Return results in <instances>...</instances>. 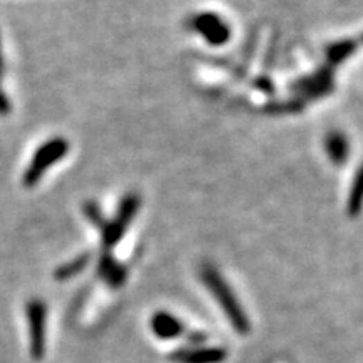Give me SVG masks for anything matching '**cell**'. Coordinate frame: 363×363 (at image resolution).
I'll return each instance as SVG.
<instances>
[{"label": "cell", "mask_w": 363, "mask_h": 363, "mask_svg": "<svg viewBox=\"0 0 363 363\" xmlns=\"http://www.w3.org/2000/svg\"><path fill=\"white\" fill-rule=\"evenodd\" d=\"M227 358V351L222 346H198V348H182L171 355L177 363H221Z\"/></svg>", "instance_id": "cell-6"}, {"label": "cell", "mask_w": 363, "mask_h": 363, "mask_svg": "<svg viewBox=\"0 0 363 363\" xmlns=\"http://www.w3.org/2000/svg\"><path fill=\"white\" fill-rule=\"evenodd\" d=\"M84 214L86 217H88V221L91 222L93 225H96V227L103 229L104 224H106V221H104L103 214H101L100 207H97L95 202H86L84 204Z\"/></svg>", "instance_id": "cell-14"}, {"label": "cell", "mask_w": 363, "mask_h": 363, "mask_svg": "<svg viewBox=\"0 0 363 363\" xmlns=\"http://www.w3.org/2000/svg\"><path fill=\"white\" fill-rule=\"evenodd\" d=\"M10 113V101L6 96V93L0 88V115H9Z\"/></svg>", "instance_id": "cell-15"}, {"label": "cell", "mask_w": 363, "mask_h": 363, "mask_svg": "<svg viewBox=\"0 0 363 363\" xmlns=\"http://www.w3.org/2000/svg\"><path fill=\"white\" fill-rule=\"evenodd\" d=\"M3 73V57H2V39H0V80H2Z\"/></svg>", "instance_id": "cell-16"}, {"label": "cell", "mask_w": 363, "mask_h": 363, "mask_svg": "<svg viewBox=\"0 0 363 363\" xmlns=\"http://www.w3.org/2000/svg\"><path fill=\"white\" fill-rule=\"evenodd\" d=\"M68 151L69 143L66 142L64 138H61V136L46 142L44 145L39 147L36 153H34L32 162H30L29 169L26 170L24 178H22V183H24L26 187H29V189L36 185L42 178V175L46 174V170H48L49 167H53L54 163L59 162L62 157H66Z\"/></svg>", "instance_id": "cell-2"}, {"label": "cell", "mask_w": 363, "mask_h": 363, "mask_svg": "<svg viewBox=\"0 0 363 363\" xmlns=\"http://www.w3.org/2000/svg\"><path fill=\"white\" fill-rule=\"evenodd\" d=\"M89 259H91V256H89V252H84V254L77 256L76 259L69 261V263L62 264L56 269V272H54V276H56V279L59 281H64V279H69L73 278V276L80 274L83 269L89 264Z\"/></svg>", "instance_id": "cell-11"}, {"label": "cell", "mask_w": 363, "mask_h": 363, "mask_svg": "<svg viewBox=\"0 0 363 363\" xmlns=\"http://www.w3.org/2000/svg\"><path fill=\"white\" fill-rule=\"evenodd\" d=\"M363 209V165L358 169L355 180L351 183V190L348 195V204H346V212L350 217H357Z\"/></svg>", "instance_id": "cell-10"}, {"label": "cell", "mask_w": 363, "mask_h": 363, "mask_svg": "<svg viewBox=\"0 0 363 363\" xmlns=\"http://www.w3.org/2000/svg\"><path fill=\"white\" fill-rule=\"evenodd\" d=\"M97 274L103 278L104 283L111 288H120L127 279V268L123 264L116 263L109 254H103L97 264Z\"/></svg>", "instance_id": "cell-8"}, {"label": "cell", "mask_w": 363, "mask_h": 363, "mask_svg": "<svg viewBox=\"0 0 363 363\" xmlns=\"http://www.w3.org/2000/svg\"><path fill=\"white\" fill-rule=\"evenodd\" d=\"M140 209V197L136 194L124 195L123 201L118 207V212L113 221H109L104 224V227L101 229V239H103V245L106 249H111L113 245L118 244V241L123 237L124 230H127L130 222L133 221Z\"/></svg>", "instance_id": "cell-3"}, {"label": "cell", "mask_w": 363, "mask_h": 363, "mask_svg": "<svg viewBox=\"0 0 363 363\" xmlns=\"http://www.w3.org/2000/svg\"><path fill=\"white\" fill-rule=\"evenodd\" d=\"M202 281L207 286V290L214 295V298L217 299V303L221 304V308L224 310V313L230 319V325L234 326V330L239 333H248L249 331V319L245 316L244 310L237 301L236 295L225 279L218 274V271L214 266H204L201 271Z\"/></svg>", "instance_id": "cell-1"}, {"label": "cell", "mask_w": 363, "mask_h": 363, "mask_svg": "<svg viewBox=\"0 0 363 363\" xmlns=\"http://www.w3.org/2000/svg\"><path fill=\"white\" fill-rule=\"evenodd\" d=\"M190 29L202 36L210 46H224L230 39V27L221 15L214 12H198L190 17Z\"/></svg>", "instance_id": "cell-4"}, {"label": "cell", "mask_w": 363, "mask_h": 363, "mask_svg": "<svg viewBox=\"0 0 363 363\" xmlns=\"http://www.w3.org/2000/svg\"><path fill=\"white\" fill-rule=\"evenodd\" d=\"M151 331L162 339H174L178 338L183 331V325L178 318L174 315L165 313V311H158L151 318Z\"/></svg>", "instance_id": "cell-7"}, {"label": "cell", "mask_w": 363, "mask_h": 363, "mask_svg": "<svg viewBox=\"0 0 363 363\" xmlns=\"http://www.w3.org/2000/svg\"><path fill=\"white\" fill-rule=\"evenodd\" d=\"M331 86V77L328 73H319L316 74L315 77H311L310 81H306V83L301 84V88L304 89L306 93H315V95H323V93L326 91V89H330Z\"/></svg>", "instance_id": "cell-13"}, {"label": "cell", "mask_w": 363, "mask_h": 363, "mask_svg": "<svg viewBox=\"0 0 363 363\" xmlns=\"http://www.w3.org/2000/svg\"><path fill=\"white\" fill-rule=\"evenodd\" d=\"M355 49H357V42L355 41L335 42V44H331L326 49V57L331 64H338V62L345 61L346 57L351 56L355 53Z\"/></svg>", "instance_id": "cell-12"}, {"label": "cell", "mask_w": 363, "mask_h": 363, "mask_svg": "<svg viewBox=\"0 0 363 363\" xmlns=\"http://www.w3.org/2000/svg\"><path fill=\"white\" fill-rule=\"evenodd\" d=\"M30 331V353L34 358L44 357L46 350V316L48 308L41 299H30L26 306Z\"/></svg>", "instance_id": "cell-5"}, {"label": "cell", "mask_w": 363, "mask_h": 363, "mask_svg": "<svg viewBox=\"0 0 363 363\" xmlns=\"http://www.w3.org/2000/svg\"><path fill=\"white\" fill-rule=\"evenodd\" d=\"M325 145L328 157L331 158V162H333L335 165H343V163L346 162L350 153V147L348 140H346V136L343 135L342 131H331V133L326 136Z\"/></svg>", "instance_id": "cell-9"}]
</instances>
